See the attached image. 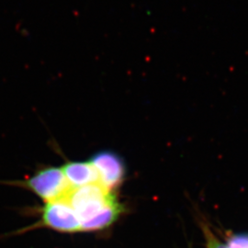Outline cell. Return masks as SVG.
<instances>
[{
    "label": "cell",
    "instance_id": "7a4b0ae2",
    "mask_svg": "<svg viewBox=\"0 0 248 248\" xmlns=\"http://www.w3.org/2000/svg\"><path fill=\"white\" fill-rule=\"evenodd\" d=\"M13 184L29 189L45 203L65 199L72 188L62 169L53 166L44 167L25 180Z\"/></svg>",
    "mask_w": 248,
    "mask_h": 248
},
{
    "label": "cell",
    "instance_id": "277c9868",
    "mask_svg": "<svg viewBox=\"0 0 248 248\" xmlns=\"http://www.w3.org/2000/svg\"><path fill=\"white\" fill-rule=\"evenodd\" d=\"M90 163L98 173L99 183L108 189L118 186L125 175L124 161L116 154L109 151H102L95 154Z\"/></svg>",
    "mask_w": 248,
    "mask_h": 248
},
{
    "label": "cell",
    "instance_id": "5b68a950",
    "mask_svg": "<svg viewBox=\"0 0 248 248\" xmlns=\"http://www.w3.org/2000/svg\"><path fill=\"white\" fill-rule=\"evenodd\" d=\"M61 169L72 188L99 183L98 173L90 161L67 162Z\"/></svg>",
    "mask_w": 248,
    "mask_h": 248
},
{
    "label": "cell",
    "instance_id": "8992f818",
    "mask_svg": "<svg viewBox=\"0 0 248 248\" xmlns=\"http://www.w3.org/2000/svg\"><path fill=\"white\" fill-rule=\"evenodd\" d=\"M207 248H227V246L222 244L217 238L214 237L210 231H207Z\"/></svg>",
    "mask_w": 248,
    "mask_h": 248
},
{
    "label": "cell",
    "instance_id": "3957f363",
    "mask_svg": "<svg viewBox=\"0 0 248 248\" xmlns=\"http://www.w3.org/2000/svg\"><path fill=\"white\" fill-rule=\"evenodd\" d=\"M40 219L26 230L36 228H47L50 230L75 233L81 232V222L71 205L66 199H61L51 202H45L39 210Z\"/></svg>",
    "mask_w": 248,
    "mask_h": 248
},
{
    "label": "cell",
    "instance_id": "6da1fadb",
    "mask_svg": "<svg viewBox=\"0 0 248 248\" xmlns=\"http://www.w3.org/2000/svg\"><path fill=\"white\" fill-rule=\"evenodd\" d=\"M81 222V232H87L90 222L108 207L117 203L111 190L100 183L71 188L65 198Z\"/></svg>",
    "mask_w": 248,
    "mask_h": 248
}]
</instances>
